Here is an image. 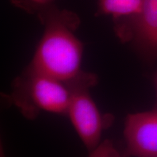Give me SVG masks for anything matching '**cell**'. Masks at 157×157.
Masks as SVG:
<instances>
[{"mask_svg":"<svg viewBox=\"0 0 157 157\" xmlns=\"http://www.w3.org/2000/svg\"><path fill=\"white\" fill-rule=\"evenodd\" d=\"M44 30L28 67L67 85L83 73V44L74 31L80 24L76 13L55 6L37 13Z\"/></svg>","mask_w":157,"mask_h":157,"instance_id":"cell-1","label":"cell"},{"mask_svg":"<svg viewBox=\"0 0 157 157\" xmlns=\"http://www.w3.org/2000/svg\"><path fill=\"white\" fill-rule=\"evenodd\" d=\"M11 98L27 119H34L41 111L67 115L70 90L63 82L28 67L15 78Z\"/></svg>","mask_w":157,"mask_h":157,"instance_id":"cell-2","label":"cell"},{"mask_svg":"<svg viewBox=\"0 0 157 157\" xmlns=\"http://www.w3.org/2000/svg\"><path fill=\"white\" fill-rule=\"evenodd\" d=\"M97 84L95 74L84 71L70 84V101L67 115L89 152L101 143L103 121L89 90Z\"/></svg>","mask_w":157,"mask_h":157,"instance_id":"cell-3","label":"cell"},{"mask_svg":"<svg viewBox=\"0 0 157 157\" xmlns=\"http://www.w3.org/2000/svg\"><path fill=\"white\" fill-rule=\"evenodd\" d=\"M117 35L124 42H132L144 53L157 57V0H143L138 14L114 20Z\"/></svg>","mask_w":157,"mask_h":157,"instance_id":"cell-4","label":"cell"},{"mask_svg":"<svg viewBox=\"0 0 157 157\" xmlns=\"http://www.w3.org/2000/svg\"><path fill=\"white\" fill-rule=\"evenodd\" d=\"M124 133L127 156H157V111L129 114Z\"/></svg>","mask_w":157,"mask_h":157,"instance_id":"cell-5","label":"cell"},{"mask_svg":"<svg viewBox=\"0 0 157 157\" xmlns=\"http://www.w3.org/2000/svg\"><path fill=\"white\" fill-rule=\"evenodd\" d=\"M143 0H98V14L109 15L119 19L138 14Z\"/></svg>","mask_w":157,"mask_h":157,"instance_id":"cell-6","label":"cell"},{"mask_svg":"<svg viewBox=\"0 0 157 157\" xmlns=\"http://www.w3.org/2000/svg\"><path fill=\"white\" fill-rule=\"evenodd\" d=\"M15 6L31 13H39L43 10L53 6L56 0H10Z\"/></svg>","mask_w":157,"mask_h":157,"instance_id":"cell-7","label":"cell"},{"mask_svg":"<svg viewBox=\"0 0 157 157\" xmlns=\"http://www.w3.org/2000/svg\"><path fill=\"white\" fill-rule=\"evenodd\" d=\"M88 157H121V156L111 140H105L90 152Z\"/></svg>","mask_w":157,"mask_h":157,"instance_id":"cell-8","label":"cell"},{"mask_svg":"<svg viewBox=\"0 0 157 157\" xmlns=\"http://www.w3.org/2000/svg\"><path fill=\"white\" fill-rule=\"evenodd\" d=\"M156 89H157V74L156 76Z\"/></svg>","mask_w":157,"mask_h":157,"instance_id":"cell-9","label":"cell"},{"mask_svg":"<svg viewBox=\"0 0 157 157\" xmlns=\"http://www.w3.org/2000/svg\"><path fill=\"white\" fill-rule=\"evenodd\" d=\"M1 157H5V156H4V155H2V156H1Z\"/></svg>","mask_w":157,"mask_h":157,"instance_id":"cell-10","label":"cell"},{"mask_svg":"<svg viewBox=\"0 0 157 157\" xmlns=\"http://www.w3.org/2000/svg\"><path fill=\"white\" fill-rule=\"evenodd\" d=\"M156 157H157V156H156Z\"/></svg>","mask_w":157,"mask_h":157,"instance_id":"cell-11","label":"cell"}]
</instances>
